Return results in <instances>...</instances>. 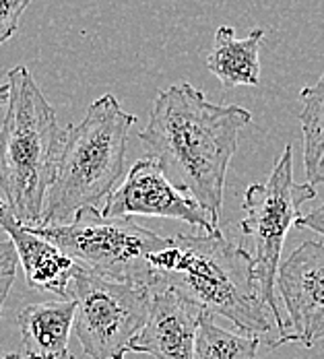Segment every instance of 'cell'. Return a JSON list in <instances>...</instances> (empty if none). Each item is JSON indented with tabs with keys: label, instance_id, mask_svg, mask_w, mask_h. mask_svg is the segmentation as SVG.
<instances>
[{
	"label": "cell",
	"instance_id": "cell-5",
	"mask_svg": "<svg viewBox=\"0 0 324 359\" xmlns=\"http://www.w3.org/2000/svg\"><path fill=\"white\" fill-rule=\"evenodd\" d=\"M29 229L97 277L151 289L157 279L149 258L168 246V238L144 229L128 217H104L95 207L79 209L67 223Z\"/></svg>",
	"mask_w": 324,
	"mask_h": 359
},
{
	"label": "cell",
	"instance_id": "cell-19",
	"mask_svg": "<svg viewBox=\"0 0 324 359\" xmlns=\"http://www.w3.org/2000/svg\"><path fill=\"white\" fill-rule=\"evenodd\" d=\"M6 100H8V87L4 83V85H0V108L6 106Z\"/></svg>",
	"mask_w": 324,
	"mask_h": 359
},
{
	"label": "cell",
	"instance_id": "cell-12",
	"mask_svg": "<svg viewBox=\"0 0 324 359\" xmlns=\"http://www.w3.org/2000/svg\"><path fill=\"white\" fill-rule=\"evenodd\" d=\"M74 323V302L58 299L25 306L17 326L23 359H71L69 339Z\"/></svg>",
	"mask_w": 324,
	"mask_h": 359
},
{
	"label": "cell",
	"instance_id": "cell-3",
	"mask_svg": "<svg viewBox=\"0 0 324 359\" xmlns=\"http://www.w3.org/2000/svg\"><path fill=\"white\" fill-rule=\"evenodd\" d=\"M6 114L0 126V194L25 227L41 223L43 201L65 128L25 65L6 72Z\"/></svg>",
	"mask_w": 324,
	"mask_h": 359
},
{
	"label": "cell",
	"instance_id": "cell-6",
	"mask_svg": "<svg viewBox=\"0 0 324 359\" xmlns=\"http://www.w3.org/2000/svg\"><path fill=\"white\" fill-rule=\"evenodd\" d=\"M316 198V188L293 180V149L288 144L266 182L248 186L244 194L242 233L252 242V271L260 297L281 332V345L289 343V328L277 299V271L289 229L302 217V207Z\"/></svg>",
	"mask_w": 324,
	"mask_h": 359
},
{
	"label": "cell",
	"instance_id": "cell-13",
	"mask_svg": "<svg viewBox=\"0 0 324 359\" xmlns=\"http://www.w3.org/2000/svg\"><path fill=\"white\" fill-rule=\"evenodd\" d=\"M264 29H252L248 37L238 39L236 29L221 25L215 32L207 67L221 81L223 89L258 87L260 83V43Z\"/></svg>",
	"mask_w": 324,
	"mask_h": 359
},
{
	"label": "cell",
	"instance_id": "cell-9",
	"mask_svg": "<svg viewBox=\"0 0 324 359\" xmlns=\"http://www.w3.org/2000/svg\"><path fill=\"white\" fill-rule=\"evenodd\" d=\"M279 295L288 310L289 343L312 347L324 339V244L302 242L279 264Z\"/></svg>",
	"mask_w": 324,
	"mask_h": 359
},
{
	"label": "cell",
	"instance_id": "cell-10",
	"mask_svg": "<svg viewBox=\"0 0 324 359\" xmlns=\"http://www.w3.org/2000/svg\"><path fill=\"white\" fill-rule=\"evenodd\" d=\"M205 312L176 293L155 287L151 293L149 316L128 351L147 353L155 359H194L196 330Z\"/></svg>",
	"mask_w": 324,
	"mask_h": 359
},
{
	"label": "cell",
	"instance_id": "cell-11",
	"mask_svg": "<svg viewBox=\"0 0 324 359\" xmlns=\"http://www.w3.org/2000/svg\"><path fill=\"white\" fill-rule=\"evenodd\" d=\"M0 227L6 231L8 242L17 252V260L23 266L29 287L41 293H54L60 299H69V285L76 264L56 246L36 236L29 227L19 223L0 198Z\"/></svg>",
	"mask_w": 324,
	"mask_h": 359
},
{
	"label": "cell",
	"instance_id": "cell-16",
	"mask_svg": "<svg viewBox=\"0 0 324 359\" xmlns=\"http://www.w3.org/2000/svg\"><path fill=\"white\" fill-rule=\"evenodd\" d=\"M17 269H19V260H17V252L13 248V244L8 240L0 242V316H2L8 291L15 283Z\"/></svg>",
	"mask_w": 324,
	"mask_h": 359
},
{
	"label": "cell",
	"instance_id": "cell-20",
	"mask_svg": "<svg viewBox=\"0 0 324 359\" xmlns=\"http://www.w3.org/2000/svg\"><path fill=\"white\" fill-rule=\"evenodd\" d=\"M2 359H23V358H21V353H6Z\"/></svg>",
	"mask_w": 324,
	"mask_h": 359
},
{
	"label": "cell",
	"instance_id": "cell-1",
	"mask_svg": "<svg viewBox=\"0 0 324 359\" xmlns=\"http://www.w3.org/2000/svg\"><path fill=\"white\" fill-rule=\"evenodd\" d=\"M250 122L248 109L213 104L201 89L178 83L157 93L139 139L163 176L219 227L229 161Z\"/></svg>",
	"mask_w": 324,
	"mask_h": 359
},
{
	"label": "cell",
	"instance_id": "cell-7",
	"mask_svg": "<svg viewBox=\"0 0 324 359\" xmlns=\"http://www.w3.org/2000/svg\"><path fill=\"white\" fill-rule=\"evenodd\" d=\"M149 285L116 283L76 264L69 285L74 302L72 328L81 349L91 359H124L151 306Z\"/></svg>",
	"mask_w": 324,
	"mask_h": 359
},
{
	"label": "cell",
	"instance_id": "cell-4",
	"mask_svg": "<svg viewBox=\"0 0 324 359\" xmlns=\"http://www.w3.org/2000/svg\"><path fill=\"white\" fill-rule=\"evenodd\" d=\"M135 122L137 116L106 93L79 122L65 126L39 225H60L79 209H100L126 174L128 133Z\"/></svg>",
	"mask_w": 324,
	"mask_h": 359
},
{
	"label": "cell",
	"instance_id": "cell-18",
	"mask_svg": "<svg viewBox=\"0 0 324 359\" xmlns=\"http://www.w3.org/2000/svg\"><path fill=\"white\" fill-rule=\"evenodd\" d=\"M295 225L304 227V229H310V231H314V233H318V236L324 238V201H320L316 207H312L306 215L299 217Z\"/></svg>",
	"mask_w": 324,
	"mask_h": 359
},
{
	"label": "cell",
	"instance_id": "cell-14",
	"mask_svg": "<svg viewBox=\"0 0 324 359\" xmlns=\"http://www.w3.org/2000/svg\"><path fill=\"white\" fill-rule=\"evenodd\" d=\"M299 126L304 135V168L310 186L324 184V71L299 93Z\"/></svg>",
	"mask_w": 324,
	"mask_h": 359
},
{
	"label": "cell",
	"instance_id": "cell-15",
	"mask_svg": "<svg viewBox=\"0 0 324 359\" xmlns=\"http://www.w3.org/2000/svg\"><path fill=\"white\" fill-rule=\"evenodd\" d=\"M260 339L244 332H231L215 323V316L201 318L194 343V359H256Z\"/></svg>",
	"mask_w": 324,
	"mask_h": 359
},
{
	"label": "cell",
	"instance_id": "cell-8",
	"mask_svg": "<svg viewBox=\"0 0 324 359\" xmlns=\"http://www.w3.org/2000/svg\"><path fill=\"white\" fill-rule=\"evenodd\" d=\"M104 217H161L184 221L203 229L205 233L217 231L209 215L184 192H180L163 176L155 159L143 157L130 170L122 184L104 201Z\"/></svg>",
	"mask_w": 324,
	"mask_h": 359
},
{
	"label": "cell",
	"instance_id": "cell-17",
	"mask_svg": "<svg viewBox=\"0 0 324 359\" xmlns=\"http://www.w3.org/2000/svg\"><path fill=\"white\" fill-rule=\"evenodd\" d=\"M32 0H0V46L17 34L19 21Z\"/></svg>",
	"mask_w": 324,
	"mask_h": 359
},
{
	"label": "cell",
	"instance_id": "cell-2",
	"mask_svg": "<svg viewBox=\"0 0 324 359\" xmlns=\"http://www.w3.org/2000/svg\"><path fill=\"white\" fill-rule=\"evenodd\" d=\"M155 287L174 289L211 316H223L244 334H252L271 349L281 345V332L269 314L254 281L252 256L211 233H176L163 250L151 254ZM153 287V289H155Z\"/></svg>",
	"mask_w": 324,
	"mask_h": 359
}]
</instances>
